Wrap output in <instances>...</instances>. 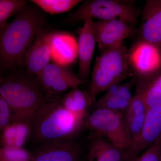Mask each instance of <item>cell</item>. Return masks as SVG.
Segmentation results:
<instances>
[{"instance_id":"cell-14","label":"cell","mask_w":161,"mask_h":161,"mask_svg":"<svg viewBox=\"0 0 161 161\" xmlns=\"http://www.w3.org/2000/svg\"><path fill=\"white\" fill-rule=\"evenodd\" d=\"M142 40L158 47L161 45V0L146 2L141 26Z\"/></svg>"},{"instance_id":"cell-7","label":"cell","mask_w":161,"mask_h":161,"mask_svg":"<svg viewBox=\"0 0 161 161\" xmlns=\"http://www.w3.org/2000/svg\"><path fill=\"white\" fill-rule=\"evenodd\" d=\"M36 78L48 98L59 96L69 89L83 83L72 70L56 63L47 64Z\"/></svg>"},{"instance_id":"cell-18","label":"cell","mask_w":161,"mask_h":161,"mask_svg":"<svg viewBox=\"0 0 161 161\" xmlns=\"http://www.w3.org/2000/svg\"><path fill=\"white\" fill-rule=\"evenodd\" d=\"M40 9L51 14H58L69 11L81 3L80 0H32Z\"/></svg>"},{"instance_id":"cell-16","label":"cell","mask_w":161,"mask_h":161,"mask_svg":"<svg viewBox=\"0 0 161 161\" xmlns=\"http://www.w3.org/2000/svg\"><path fill=\"white\" fill-rule=\"evenodd\" d=\"M31 121L15 120L1 131V147L23 148L31 135Z\"/></svg>"},{"instance_id":"cell-5","label":"cell","mask_w":161,"mask_h":161,"mask_svg":"<svg viewBox=\"0 0 161 161\" xmlns=\"http://www.w3.org/2000/svg\"><path fill=\"white\" fill-rule=\"evenodd\" d=\"M138 17V10L132 5L115 0H89L84 2L64 20L75 23L87 19H119L133 26L137 23Z\"/></svg>"},{"instance_id":"cell-13","label":"cell","mask_w":161,"mask_h":161,"mask_svg":"<svg viewBox=\"0 0 161 161\" xmlns=\"http://www.w3.org/2000/svg\"><path fill=\"white\" fill-rule=\"evenodd\" d=\"M41 146L32 153L31 161H81V146L74 139Z\"/></svg>"},{"instance_id":"cell-22","label":"cell","mask_w":161,"mask_h":161,"mask_svg":"<svg viewBox=\"0 0 161 161\" xmlns=\"http://www.w3.org/2000/svg\"><path fill=\"white\" fill-rule=\"evenodd\" d=\"M146 114L124 115L127 130L132 142L138 136L143 127Z\"/></svg>"},{"instance_id":"cell-12","label":"cell","mask_w":161,"mask_h":161,"mask_svg":"<svg viewBox=\"0 0 161 161\" xmlns=\"http://www.w3.org/2000/svg\"><path fill=\"white\" fill-rule=\"evenodd\" d=\"M78 34L79 59L78 76L84 83L89 77L91 63L97 43L93 19L85 20L83 26L78 29Z\"/></svg>"},{"instance_id":"cell-21","label":"cell","mask_w":161,"mask_h":161,"mask_svg":"<svg viewBox=\"0 0 161 161\" xmlns=\"http://www.w3.org/2000/svg\"><path fill=\"white\" fill-rule=\"evenodd\" d=\"M32 154L23 148L1 147L0 161H31Z\"/></svg>"},{"instance_id":"cell-1","label":"cell","mask_w":161,"mask_h":161,"mask_svg":"<svg viewBox=\"0 0 161 161\" xmlns=\"http://www.w3.org/2000/svg\"><path fill=\"white\" fill-rule=\"evenodd\" d=\"M46 19L35 6L27 4L0 32L1 69L23 65L26 51L43 30Z\"/></svg>"},{"instance_id":"cell-28","label":"cell","mask_w":161,"mask_h":161,"mask_svg":"<svg viewBox=\"0 0 161 161\" xmlns=\"http://www.w3.org/2000/svg\"><path fill=\"white\" fill-rule=\"evenodd\" d=\"M120 83H117L113 85L107 90L104 95L101 98L102 99H106L114 96L118 91L120 85Z\"/></svg>"},{"instance_id":"cell-6","label":"cell","mask_w":161,"mask_h":161,"mask_svg":"<svg viewBox=\"0 0 161 161\" xmlns=\"http://www.w3.org/2000/svg\"><path fill=\"white\" fill-rule=\"evenodd\" d=\"M82 129L90 130L91 135L104 137L123 150H126L132 143L124 113L105 109H95L85 119Z\"/></svg>"},{"instance_id":"cell-17","label":"cell","mask_w":161,"mask_h":161,"mask_svg":"<svg viewBox=\"0 0 161 161\" xmlns=\"http://www.w3.org/2000/svg\"><path fill=\"white\" fill-rule=\"evenodd\" d=\"M93 102L88 92L82 91L78 86L72 88L61 98V103L67 110L83 119L88 115V109Z\"/></svg>"},{"instance_id":"cell-20","label":"cell","mask_w":161,"mask_h":161,"mask_svg":"<svg viewBox=\"0 0 161 161\" xmlns=\"http://www.w3.org/2000/svg\"><path fill=\"white\" fill-rule=\"evenodd\" d=\"M130 104L129 102L113 96L106 99L99 98L94 105V108L95 110L105 109L124 114L126 112Z\"/></svg>"},{"instance_id":"cell-8","label":"cell","mask_w":161,"mask_h":161,"mask_svg":"<svg viewBox=\"0 0 161 161\" xmlns=\"http://www.w3.org/2000/svg\"><path fill=\"white\" fill-rule=\"evenodd\" d=\"M94 28L100 53L123 45L124 40L136 32L134 26L119 19L94 21Z\"/></svg>"},{"instance_id":"cell-11","label":"cell","mask_w":161,"mask_h":161,"mask_svg":"<svg viewBox=\"0 0 161 161\" xmlns=\"http://www.w3.org/2000/svg\"><path fill=\"white\" fill-rule=\"evenodd\" d=\"M129 64L138 74L144 76L156 71L161 65V53L158 46L142 40L128 53Z\"/></svg>"},{"instance_id":"cell-3","label":"cell","mask_w":161,"mask_h":161,"mask_svg":"<svg viewBox=\"0 0 161 161\" xmlns=\"http://www.w3.org/2000/svg\"><path fill=\"white\" fill-rule=\"evenodd\" d=\"M0 96L11 107L14 121H31L38 110L48 99L36 78L27 72L1 78Z\"/></svg>"},{"instance_id":"cell-10","label":"cell","mask_w":161,"mask_h":161,"mask_svg":"<svg viewBox=\"0 0 161 161\" xmlns=\"http://www.w3.org/2000/svg\"><path fill=\"white\" fill-rule=\"evenodd\" d=\"M55 35L42 31L37 36L24 56L23 65L29 75L36 78L50 63Z\"/></svg>"},{"instance_id":"cell-4","label":"cell","mask_w":161,"mask_h":161,"mask_svg":"<svg viewBox=\"0 0 161 161\" xmlns=\"http://www.w3.org/2000/svg\"><path fill=\"white\" fill-rule=\"evenodd\" d=\"M128 52L124 44L109 48L96 57L88 91L93 102L110 86L120 83L130 74Z\"/></svg>"},{"instance_id":"cell-19","label":"cell","mask_w":161,"mask_h":161,"mask_svg":"<svg viewBox=\"0 0 161 161\" xmlns=\"http://www.w3.org/2000/svg\"><path fill=\"white\" fill-rule=\"evenodd\" d=\"M25 0H0V32L7 25V21L17 14L27 5Z\"/></svg>"},{"instance_id":"cell-23","label":"cell","mask_w":161,"mask_h":161,"mask_svg":"<svg viewBox=\"0 0 161 161\" xmlns=\"http://www.w3.org/2000/svg\"><path fill=\"white\" fill-rule=\"evenodd\" d=\"M148 108L143 96V86L139 87L124 115H138L147 113Z\"/></svg>"},{"instance_id":"cell-29","label":"cell","mask_w":161,"mask_h":161,"mask_svg":"<svg viewBox=\"0 0 161 161\" xmlns=\"http://www.w3.org/2000/svg\"><path fill=\"white\" fill-rule=\"evenodd\" d=\"M151 84L153 86L157 87L161 89V75L157 78Z\"/></svg>"},{"instance_id":"cell-25","label":"cell","mask_w":161,"mask_h":161,"mask_svg":"<svg viewBox=\"0 0 161 161\" xmlns=\"http://www.w3.org/2000/svg\"><path fill=\"white\" fill-rule=\"evenodd\" d=\"M14 121L13 111L5 99L0 96V130L1 131Z\"/></svg>"},{"instance_id":"cell-15","label":"cell","mask_w":161,"mask_h":161,"mask_svg":"<svg viewBox=\"0 0 161 161\" xmlns=\"http://www.w3.org/2000/svg\"><path fill=\"white\" fill-rule=\"evenodd\" d=\"M88 146V161H123L124 150L113 145L107 139L90 135Z\"/></svg>"},{"instance_id":"cell-26","label":"cell","mask_w":161,"mask_h":161,"mask_svg":"<svg viewBox=\"0 0 161 161\" xmlns=\"http://www.w3.org/2000/svg\"><path fill=\"white\" fill-rule=\"evenodd\" d=\"M130 161H161V136L142 154Z\"/></svg>"},{"instance_id":"cell-9","label":"cell","mask_w":161,"mask_h":161,"mask_svg":"<svg viewBox=\"0 0 161 161\" xmlns=\"http://www.w3.org/2000/svg\"><path fill=\"white\" fill-rule=\"evenodd\" d=\"M161 136V110L149 108L143 127L130 147L124 150L123 160L130 161L150 148Z\"/></svg>"},{"instance_id":"cell-2","label":"cell","mask_w":161,"mask_h":161,"mask_svg":"<svg viewBox=\"0 0 161 161\" xmlns=\"http://www.w3.org/2000/svg\"><path fill=\"white\" fill-rule=\"evenodd\" d=\"M59 96L49 98L31 121V136L41 145L74 140L84 119L66 109Z\"/></svg>"},{"instance_id":"cell-24","label":"cell","mask_w":161,"mask_h":161,"mask_svg":"<svg viewBox=\"0 0 161 161\" xmlns=\"http://www.w3.org/2000/svg\"><path fill=\"white\" fill-rule=\"evenodd\" d=\"M143 96L148 109L155 108L161 110V89L152 85L143 86Z\"/></svg>"},{"instance_id":"cell-27","label":"cell","mask_w":161,"mask_h":161,"mask_svg":"<svg viewBox=\"0 0 161 161\" xmlns=\"http://www.w3.org/2000/svg\"><path fill=\"white\" fill-rule=\"evenodd\" d=\"M135 82V80H133L127 83L120 84L114 96L130 103L133 98L131 94V88Z\"/></svg>"}]
</instances>
